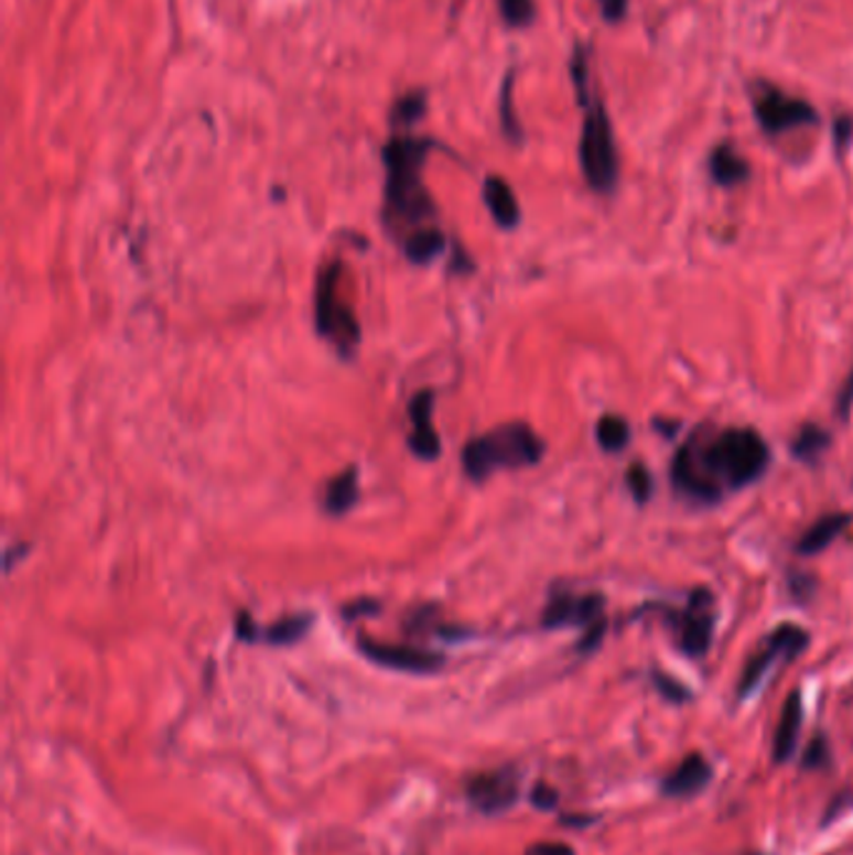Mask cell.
Masks as SVG:
<instances>
[{
  "label": "cell",
  "instance_id": "6da1fadb",
  "mask_svg": "<svg viewBox=\"0 0 853 855\" xmlns=\"http://www.w3.org/2000/svg\"><path fill=\"white\" fill-rule=\"evenodd\" d=\"M433 145L429 138H396L384 148L388 226L429 228L425 223L435 216V206L421 181V169Z\"/></svg>",
  "mask_w": 853,
  "mask_h": 855
},
{
  "label": "cell",
  "instance_id": "7a4b0ae2",
  "mask_svg": "<svg viewBox=\"0 0 853 855\" xmlns=\"http://www.w3.org/2000/svg\"><path fill=\"white\" fill-rule=\"evenodd\" d=\"M697 443V439H693ZM697 455L703 470L719 483H728L731 488H744L748 483L758 480L768 468V453L766 441L758 435L754 428H728L699 448Z\"/></svg>",
  "mask_w": 853,
  "mask_h": 855
},
{
  "label": "cell",
  "instance_id": "3957f363",
  "mask_svg": "<svg viewBox=\"0 0 853 855\" xmlns=\"http://www.w3.org/2000/svg\"><path fill=\"white\" fill-rule=\"evenodd\" d=\"M546 445L526 423H508L463 448V470L473 480H486L500 468H528L543 458Z\"/></svg>",
  "mask_w": 853,
  "mask_h": 855
},
{
  "label": "cell",
  "instance_id": "277c9868",
  "mask_svg": "<svg viewBox=\"0 0 853 855\" xmlns=\"http://www.w3.org/2000/svg\"><path fill=\"white\" fill-rule=\"evenodd\" d=\"M583 128L579 161L583 178L596 193H614L618 183V151L608 110L598 98L583 100Z\"/></svg>",
  "mask_w": 853,
  "mask_h": 855
},
{
  "label": "cell",
  "instance_id": "5b68a950",
  "mask_svg": "<svg viewBox=\"0 0 853 855\" xmlns=\"http://www.w3.org/2000/svg\"><path fill=\"white\" fill-rule=\"evenodd\" d=\"M341 266L333 263L318 275L315 288V325L323 338H328L341 353H350L360 340V325L354 311L338 299Z\"/></svg>",
  "mask_w": 853,
  "mask_h": 855
},
{
  "label": "cell",
  "instance_id": "8992f818",
  "mask_svg": "<svg viewBox=\"0 0 853 855\" xmlns=\"http://www.w3.org/2000/svg\"><path fill=\"white\" fill-rule=\"evenodd\" d=\"M754 113L766 136H781L786 130L819 123V110L809 100L788 96L786 90L771 86V83H758L756 86Z\"/></svg>",
  "mask_w": 853,
  "mask_h": 855
},
{
  "label": "cell",
  "instance_id": "52a82bcc",
  "mask_svg": "<svg viewBox=\"0 0 853 855\" xmlns=\"http://www.w3.org/2000/svg\"><path fill=\"white\" fill-rule=\"evenodd\" d=\"M671 623L676 638L685 656L701 658L709 653L713 640V596L706 588H697L689 596V606L673 613Z\"/></svg>",
  "mask_w": 853,
  "mask_h": 855
},
{
  "label": "cell",
  "instance_id": "ba28073f",
  "mask_svg": "<svg viewBox=\"0 0 853 855\" xmlns=\"http://www.w3.org/2000/svg\"><path fill=\"white\" fill-rule=\"evenodd\" d=\"M806 646H809V634L801 630L799 626H778L771 636L764 640V646L758 648L756 656H751V661L744 668V675H741V685H738V695H748L754 688L762 683V678L768 673L778 658H793L803 653Z\"/></svg>",
  "mask_w": 853,
  "mask_h": 855
},
{
  "label": "cell",
  "instance_id": "9c48e42d",
  "mask_svg": "<svg viewBox=\"0 0 853 855\" xmlns=\"http://www.w3.org/2000/svg\"><path fill=\"white\" fill-rule=\"evenodd\" d=\"M518 783H521V778L514 768L486 770V773H476L468 780L466 796L481 813L496 815L508 811L518 801Z\"/></svg>",
  "mask_w": 853,
  "mask_h": 855
},
{
  "label": "cell",
  "instance_id": "30bf717a",
  "mask_svg": "<svg viewBox=\"0 0 853 855\" xmlns=\"http://www.w3.org/2000/svg\"><path fill=\"white\" fill-rule=\"evenodd\" d=\"M358 648L368 661L393 668V671L433 673L443 665V656L431 653V650L411 648V646H391V643H378V640H370V638H360Z\"/></svg>",
  "mask_w": 853,
  "mask_h": 855
},
{
  "label": "cell",
  "instance_id": "8fae6325",
  "mask_svg": "<svg viewBox=\"0 0 853 855\" xmlns=\"http://www.w3.org/2000/svg\"><path fill=\"white\" fill-rule=\"evenodd\" d=\"M604 606L606 600L598 593H589V596H573V593H559L549 606L543 610V626L546 628H561V626H596L604 620Z\"/></svg>",
  "mask_w": 853,
  "mask_h": 855
},
{
  "label": "cell",
  "instance_id": "7c38bea8",
  "mask_svg": "<svg viewBox=\"0 0 853 855\" xmlns=\"http://www.w3.org/2000/svg\"><path fill=\"white\" fill-rule=\"evenodd\" d=\"M671 476H673L676 488L685 493V496L703 500V504L719 500V496H721V486L709 476L706 470H703V466L699 463L697 443L693 441L681 445L679 453H676Z\"/></svg>",
  "mask_w": 853,
  "mask_h": 855
},
{
  "label": "cell",
  "instance_id": "4fadbf2b",
  "mask_svg": "<svg viewBox=\"0 0 853 855\" xmlns=\"http://www.w3.org/2000/svg\"><path fill=\"white\" fill-rule=\"evenodd\" d=\"M408 413H411V423H413V433H411V439H408L411 451L423 461L439 458L441 439H439V433H435L431 428V413H433V393L431 390H421V393H415L413 401H411V411Z\"/></svg>",
  "mask_w": 853,
  "mask_h": 855
},
{
  "label": "cell",
  "instance_id": "5bb4252c",
  "mask_svg": "<svg viewBox=\"0 0 853 855\" xmlns=\"http://www.w3.org/2000/svg\"><path fill=\"white\" fill-rule=\"evenodd\" d=\"M709 780H711V766L703 760V756H699V753H691V756H685L683 764L663 780V793L671 798L697 796L709 786Z\"/></svg>",
  "mask_w": 853,
  "mask_h": 855
},
{
  "label": "cell",
  "instance_id": "9a60e30c",
  "mask_svg": "<svg viewBox=\"0 0 853 855\" xmlns=\"http://www.w3.org/2000/svg\"><path fill=\"white\" fill-rule=\"evenodd\" d=\"M709 171L713 183L723 185V188H734V185L748 181L751 165L734 145L721 143L709 155Z\"/></svg>",
  "mask_w": 853,
  "mask_h": 855
},
{
  "label": "cell",
  "instance_id": "2e32d148",
  "mask_svg": "<svg viewBox=\"0 0 853 855\" xmlns=\"http://www.w3.org/2000/svg\"><path fill=\"white\" fill-rule=\"evenodd\" d=\"M484 201L490 210V216L498 223L500 228H516L518 220H521V208H518V201L504 178L498 175H490L484 183Z\"/></svg>",
  "mask_w": 853,
  "mask_h": 855
},
{
  "label": "cell",
  "instance_id": "e0dca14e",
  "mask_svg": "<svg viewBox=\"0 0 853 855\" xmlns=\"http://www.w3.org/2000/svg\"><path fill=\"white\" fill-rule=\"evenodd\" d=\"M801 693L796 691L788 695V701L784 705V713H781V721H778V728H776V738H774V758L778 760V764H784V760L791 758V753L796 748V738H799V730H801Z\"/></svg>",
  "mask_w": 853,
  "mask_h": 855
},
{
  "label": "cell",
  "instance_id": "ac0fdd59",
  "mask_svg": "<svg viewBox=\"0 0 853 855\" xmlns=\"http://www.w3.org/2000/svg\"><path fill=\"white\" fill-rule=\"evenodd\" d=\"M849 523H851L849 513H829V516L819 518L809 528V531L803 533L796 551H799L801 555H816V553L827 551V548L836 541L843 531H846Z\"/></svg>",
  "mask_w": 853,
  "mask_h": 855
},
{
  "label": "cell",
  "instance_id": "d6986e66",
  "mask_svg": "<svg viewBox=\"0 0 853 855\" xmlns=\"http://www.w3.org/2000/svg\"><path fill=\"white\" fill-rule=\"evenodd\" d=\"M443 246H446V238L439 228H419L413 234H408L403 240V253L415 266L431 263V260L441 253Z\"/></svg>",
  "mask_w": 853,
  "mask_h": 855
},
{
  "label": "cell",
  "instance_id": "ffe728a7",
  "mask_svg": "<svg viewBox=\"0 0 853 855\" xmlns=\"http://www.w3.org/2000/svg\"><path fill=\"white\" fill-rule=\"evenodd\" d=\"M358 500V470L348 468L346 473L333 478L326 488V496H323V506L331 516H341L354 506Z\"/></svg>",
  "mask_w": 853,
  "mask_h": 855
},
{
  "label": "cell",
  "instance_id": "44dd1931",
  "mask_svg": "<svg viewBox=\"0 0 853 855\" xmlns=\"http://www.w3.org/2000/svg\"><path fill=\"white\" fill-rule=\"evenodd\" d=\"M313 618L305 613V616H289L283 620L273 623V626H268L261 638L258 640H266V643L271 646H291L295 643V640H301L305 634H309Z\"/></svg>",
  "mask_w": 853,
  "mask_h": 855
},
{
  "label": "cell",
  "instance_id": "7402d4cb",
  "mask_svg": "<svg viewBox=\"0 0 853 855\" xmlns=\"http://www.w3.org/2000/svg\"><path fill=\"white\" fill-rule=\"evenodd\" d=\"M596 441L606 453H620L630 441V428L620 415H604L596 425Z\"/></svg>",
  "mask_w": 853,
  "mask_h": 855
},
{
  "label": "cell",
  "instance_id": "603a6c76",
  "mask_svg": "<svg viewBox=\"0 0 853 855\" xmlns=\"http://www.w3.org/2000/svg\"><path fill=\"white\" fill-rule=\"evenodd\" d=\"M831 435L821 425H803L791 443V451L799 461L811 463L829 448Z\"/></svg>",
  "mask_w": 853,
  "mask_h": 855
},
{
  "label": "cell",
  "instance_id": "cb8c5ba5",
  "mask_svg": "<svg viewBox=\"0 0 853 855\" xmlns=\"http://www.w3.org/2000/svg\"><path fill=\"white\" fill-rule=\"evenodd\" d=\"M500 18L511 28H526L536 21V3L533 0H498Z\"/></svg>",
  "mask_w": 853,
  "mask_h": 855
},
{
  "label": "cell",
  "instance_id": "d4e9b609",
  "mask_svg": "<svg viewBox=\"0 0 853 855\" xmlns=\"http://www.w3.org/2000/svg\"><path fill=\"white\" fill-rule=\"evenodd\" d=\"M626 483H628L630 496L636 498V504H646V500L651 498L654 480H651V473H648L641 463H636V466L626 473Z\"/></svg>",
  "mask_w": 853,
  "mask_h": 855
},
{
  "label": "cell",
  "instance_id": "484cf974",
  "mask_svg": "<svg viewBox=\"0 0 853 855\" xmlns=\"http://www.w3.org/2000/svg\"><path fill=\"white\" fill-rule=\"evenodd\" d=\"M425 110V96L423 93H408L401 100H398L393 108V120L396 123H413L419 120Z\"/></svg>",
  "mask_w": 853,
  "mask_h": 855
},
{
  "label": "cell",
  "instance_id": "4316f807",
  "mask_svg": "<svg viewBox=\"0 0 853 855\" xmlns=\"http://www.w3.org/2000/svg\"><path fill=\"white\" fill-rule=\"evenodd\" d=\"M511 88H514V76H508L506 86H504V96H500V118H504V130L511 141H521L523 130L518 126V120L514 116V100H511Z\"/></svg>",
  "mask_w": 853,
  "mask_h": 855
},
{
  "label": "cell",
  "instance_id": "83f0119b",
  "mask_svg": "<svg viewBox=\"0 0 853 855\" xmlns=\"http://www.w3.org/2000/svg\"><path fill=\"white\" fill-rule=\"evenodd\" d=\"M656 688H658V691H661L669 701H676V703L689 701V691H685V688H683L679 681H673V678H669V675L656 673Z\"/></svg>",
  "mask_w": 853,
  "mask_h": 855
},
{
  "label": "cell",
  "instance_id": "f1b7e54d",
  "mask_svg": "<svg viewBox=\"0 0 853 855\" xmlns=\"http://www.w3.org/2000/svg\"><path fill=\"white\" fill-rule=\"evenodd\" d=\"M601 6V13H604V21L608 23H618L624 21L628 13V0H596Z\"/></svg>",
  "mask_w": 853,
  "mask_h": 855
},
{
  "label": "cell",
  "instance_id": "f546056e",
  "mask_svg": "<svg viewBox=\"0 0 853 855\" xmlns=\"http://www.w3.org/2000/svg\"><path fill=\"white\" fill-rule=\"evenodd\" d=\"M853 136V118L851 116H839L836 123H833V138H836V148L843 151V145L851 141Z\"/></svg>",
  "mask_w": 853,
  "mask_h": 855
},
{
  "label": "cell",
  "instance_id": "4dcf8cb0",
  "mask_svg": "<svg viewBox=\"0 0 853 855\" xmlns=\"http://www.w3.org/2000/svg\"><path fill=\"white\" fill-rule=\"evenodd\" d=\"M531 801H533L536 808H541V811H549V808L555 805V791H553V788L546 786V783H539V786L533 788Z\"/></svg>",
  "mask_w": 853,
  "mask_h": 855
},
{
  "label": "cell",
  "instance_id": "1f68e13d",
  "mask_svg": "<svg viewBox=\"0 0 853 855\" xmlns=\"http://www.w3.org/2000/svg\"><path fill=\"white\" fill-rule=\"evenodd\" d=\"M526 855H573V848L565 843H536Z\"/></svg>",
  "mask_w": 853,
  "mask_h": 855
},
{
  "label": "cell",
  "instance_id": "d6a6232c",
  "mask_svg": "<svg viewBox=\"0 0 853 855\" xmlns=\"http://www.w3.org/2000/svg\"><path fill=\"white\" fill-rule=\"evenodd\" d=\"M236 626H238V636L244 638V640H258V638H261V630L256 628V623L250 620L248 613H240L238 620H236Z\"/></svg>",
  "mask_w": 853,
  "mask_h": 855
},
{
  "label": "cell",
  "instance_id": "836d02e7",
  "mask_svg": "<svg viewBox=\"0 0 853 855\" xmlns=\"http://www.w3.org/2000/svg\"><path fill=\"white\" fill-rule=\"evenodd\" d=\"M851 405H853V368H851V376L846 378V383H843V388H841V396H839V415H841V418H849Z\"/></svg>",
  "mask_w": 853,
  "mask_h": 855
},
{
  "label": "cell",
  "instance_id": "e575fe53",
  "mask_svg": "<svg viewBox=\"0 0 853 855\" xmlns=\"http://www.w3.org/2000/svg\"><path fill=\"white\" fill-rule=\"evenodd\" d=\"M823 760H827V743H823L821 738L819 740H813V746L809 748V750H806V758H803V766L806 768H813V766H819V764H823Z\"/></svg>",
  "mask_w": 853,
  "mask_h": 855
}]
</instances>
